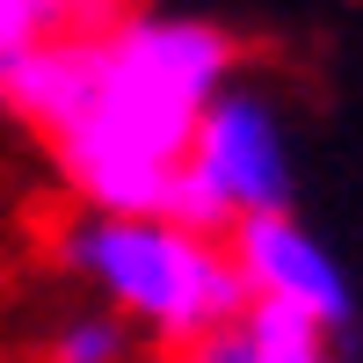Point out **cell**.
<instances>
[{
    "label": "cell",
    "instance_id": "6da1fadb",
    "mask_svg": "<svg viewBox=\"0 0 363 363\" xmlns=\"http://www.w3.org/2000/svg\"><path fill=\"white\" fill-rule=\"evenodd\" d=\"M233 87L225 29L189 15H124L95 37H58L0 66V109L51 138L87 211L160 218L182 145L211 95Z\"/></svg>",
    "mask_w": 363,
    "mask_h": 363
},
{
    "label": "cell",
    "instance_id": "7a4b0ae2",
    "mask_svg": "<svg viewBox=\"0 0 363 363\" xmlns=\"http://www.w3.org/2000/svg\"><path fill=\"white\" fill-rule=\"evenodd\" d=\"M66 262L109 298L116 320L167 349H203L240 313V284L225 262V240L189 233L174 218H109L87 211L66 233Z\"/></svg>",
    "mask_w": 363,
    "mask_h": 363
},
{
    "label": "cell",
    "instance_id": "3957f363",
    "mask_svg": "<svg viewBox=\"0 0 363 363\" xmlns=\"http://www.w3.org/2000/svg\"><path fill=\"white\" fill-rule=\"evenodd\" d=\"M291 211V145L284 124L255 87H218L211 109L196 116L189 145H182L174 189L160 203V218L225 240L247 218H277Z\"/></svg>",
    "mask_w": 363,
    "mask_h": 363
},
{
    "label": "cell",
    "instance_id": "277c9868",
    "mask_svg": "<svg viewBox=\"0 0 363 363\" xmlns=\"http://www.w3.org/2000/svg\"><path fill=\"white\" fill-rule=\"evenodd\" d=\"M225 262H233V284H240V306H262V313H291L320 327V335H342L349 327V277L335 247H327L320 233H306L277 211V218H247L225 233Z\"/></svg>",
    "mask_w": 363,
    "mask_h": 363
},
{
    "label": "cell",
    "instance_id": "5b68a950",
    "mask_svg": "<svg viewBox=\"0 0 363 363\" xmlns=\"http://www.w3.org/2000/svg\"><path fill=\"white\" fill-rule=\"evenodd\" d=\"M203 363H349L335 349V335L291 320V313H262V306H240L218 335L203 342Z\"/></svg>",
    "mask_w": 363,
    "mask_h": 363
},
{
    "label": "cell",
    "instance_id": "8992f818",
    "mask_svg": "<svg viewBox=\"0 0 363 363\" xmlns=\"http://www.w3.org/2000/svg\"><path fill=\"white\" fill-rule=\"evenodd\" d=\"M124 0H0V66L22 51H44L58 37H95V29L124 22Z\"/></svg>",
    "mask_w": 363,
    "mask_h": 363
},
{
    "label": "cell",
    "instance_id": "52a82bcc",
    "mask_svg": "<svg viewBox=\"0 0 363 363\" xmlns=\"http://www.w3.org/2000/svg\"><path fill=\"white\" fill-rule=\"evenodd\" d=\"M131 356V327L116 313H73L51 335V363H124Z\"/></svg>",
    "mask_w": 363,
    "mask_h": 363
},
{
    "label": "cell",
    "instance_id": "ba28073f",
    "mask_svg": "<svg viewBox=\"0 0 363 363\" xmlns=\"http://www.w3.org/2000/svg\"><path fill=\"white\" fill-rule=\"evenodd\" d=\"M167 363H203V349H167Z\"/></svg>",
    "mask_w": 363,
    "mask_h": 363
}]
</instances>
